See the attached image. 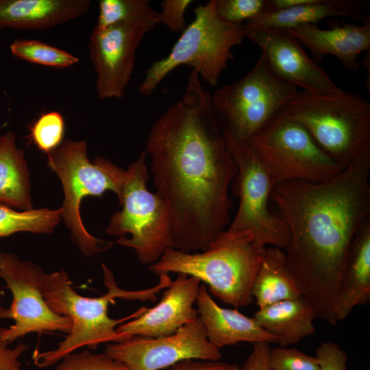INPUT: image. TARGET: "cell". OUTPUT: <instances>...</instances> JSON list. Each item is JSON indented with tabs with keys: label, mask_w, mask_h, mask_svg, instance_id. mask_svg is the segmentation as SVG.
I'll return each mask as SVG.
<instances>
[{
	"label": "cell",
	"mask_w": 370,
	"mask_h": 370,
	"mask_svg": "<svg viewBox=\"0 0 370 370\" xmlns=\"http://www.w3.org/2000/svg\"><path fill=\"white\" fill-rule=\"evenodd\" d=\"M155 193L171 216V247L205 251L230 221L236 162L217 123L211 93L191 70L182 97L151 128L145 145Z\"/></svg>",
	"instance_id": "1"
},
{
	"label": "cell",
	"mask_w": 370,
	"mask_h": 370,
	"mask_svg": "<svg viewBox=\"0 0 370 370\" xmlns=\"http://www.w3.org/2000/svg\"><path fill=\"white\" fill-rule=\"evenodd\" d=\"M370 149L332 178L275 184L273 212L287 225L288 268L317 318L336 324L335 302L348 251L370 216Z\"/></svg>",
	"instance_id": "2"
},
{
	"label": "cell",
	"mask_w": 370,
	"mask_h": 370,
	"mask_svg": "<svg viewBox=\"0 0 370 370\" xmlns=\"http://www.w3.org/2000/svg\"><path fill=\"white\" fill-rule=\"evenodd\" d=\"M103 277L107 292L99 297H86L72 288L69 275L63 270L46 274L42 293L50 308L56 313L69 317L71 329L56 349L40 352L35 349L32 359L39 368L48 367L66 356L86 347L96 349L103 343H118L131 336L116 332V328L138 317L146 309L143 307L129 316L114 319L108 315V306L116 298L141 301H155L156 294L168 288L172 280L169 274L159 275V282L149 288L136 291L123 289L117 286L111 270L102 263Z\"/></svg>",
	"instance_id": "3"
},
{
	"label": "cell",
	"mask_w": 370,
	"mask_h": 370,
	"mask_svg": "<svg viewBox=\"0 0 370 370\" xmlns=\"http://www.w3.org/2000/svg\"><path fill=\"white\" fill-rule=\"evenodd\" d=\"M251 232H221L201 252H184L169 247L160 259L149 265L156 275L182 273L209 286L210 293L235 308L253 301L251 287L262 260Z\"/></svg>",
	"instance_id": "4"
},
{
	"label": "cell",
	"mask_w": 370,
	"mask_h": 370,
	"mask_svg": "<svg viewBox=\"0 0 370 370\" xmlns=\"http://www.w3.org/2000/svg\"><path fill=\"white\" fill-rule=\"evenodd\" d=\"M284 114L301 124L342 169L370 149V103L358 94L297 91Z\"/></svg>",
	"instance_id": "5"
},
{
	"label": "cell",
	"mask_w": 370,
	"mask_h": 370,
	"mask_svg": "<svg viewBox=\"0 0 370 370\" xmlns=\"http://www.w3.org/2000/svg\"><path fill=\"white\" fill-rule=\"evenodd\" d=\"M47 155V165L61 181L64 200L61 218L71 232V238L86 256L110 249L114 242L95 237L86 229L80 214L82 199L114 193L120 204L125 170L109 160L97 156L92 162L87 156L86 140L64 139Z\"/></svg>",
	"instance_id": "6"
},
{
	"label": "cell",
	"mask_w": 370,
	"mask_h": 370,
	"mask_svg": "<svg viewBox=\"0 0 370 370\" xmlns=\"http://www.w3.org/2000/svg\"><path fill=\"white\" fill-rule=\"evenodd\" d=\"M296 87L275 76L262 55L241 79L211 94L219 127L228 147L250 145L284 113Z\"/></svg>",
	"instance_id": "7"
},
{
	"label": "cell",
	"mask_w": 370,
	"mask_h": 370,
	"mask_svg": "<svg viewBox=\"0 0 370 370\" xmlns=\"http://www.w3.org/2000/svg\"><path fill=\"white\" fill-rule=\"evenodd\" d=\"M194 13V20L181 33L169 55L146 70L138 86L143 95H151L169 74L182 65L190 67L201 81L218 86L222 72L234 58L232 48L245 38L243 25L221 20L215 10L214 0L199 4Z\"/></svg>",
	"instance_id": "8"
},
{
	"label": "cell",
	"mask_w": 370,
	"mask_h": 370,
	"mask_svg": "<svg viewBox=\"0 0 370 370\" xmlns=\"http://www.w3.org/2000/svg\"><path fill=\"white\" fill-rule=\"evenodd\" d=\"M146 156L143 151L125 170L122 210L111 217L106 232L120 236L116 243L133 249L141 264H151L171 247V222L164 201L147 188Z\"/></svg>",
	"instance_id": "9"
},
{
	"label": "cell",
	"mask_w": 370,
	"mask_h": 370,
	"mask_svg": "<svg viewBox=\"0 0 370 370\" xmlns=\"http://www.w3.org/2000/svg\"><path fill=\"white\" fill-rule=\"evenodd\" d=\"M250 145L274 186L292 180L322 182L343 170L319 147L301 124L284 113Z\"/></svg>",
	"instance_id": "10"
},
{
	"label": "cell",
	"mask_w": 370,
	"mask_h": 370,
	"mask_svg": "<svg viewBox=\"0 0 370 370\" xmlns=\"http://www.w3.org/2000/svg\"><path fill=\"white\" fill-rule=\"evenodd\" d=\"M237 164L232 191L239 198L236 214L227 229L249 232L256 248L263 253L267 245L285 249L290 242L286 223L269 208L274 184L251 145L229 147Z\"/></svg>",
	"instance_id": "11"
},
{
	"label": "cell",
	"mask_w": 370,
	"mask_h": 370,
	"mask_svg": "<svg viewBox=\"0 0 370 370\" xmlns=\"http://www.w3.org/2000/svg\"><path fill=\"white\" fill-rule=\"evenodd\" d=\"M46 274L35 263L23 260L14 254L0 251V278L12 295L8 308L0 306V319L14 321L8 328H0V338L8 344L33 332L69 333L71 319L53 312L43 297Z\"/></svg>",
	"instance_id": "12"
},
{
	"label": "cell",
	"mask_w": 370,
	"mask_h": 370,
	"mask_svg": "<svg viewBox=\"0 0 370 370\" xmlns=\"http://www.w3.org/2000/svg\"><path fill=\"white\" fill-rule=\"evenodd\" d=\"M157 25L153 21H136L104 28L94 27L89 36L88 51L96 73L99 99L123 97L132 79L137 49Z\"/></svg>",
	"instance_id": "13"
},
{
	"label": "cell",
	"mask_w": 370,
	"mask_h": 370,
	"mask_svg": "<svg viewBox=\"0 0 370 370\" xmlns=\"http://www.w3.org/2000/svg\"><path fill=\"white\" fill-rule=\"evenodd\" d=\"M104 352L131 370H160L187 359L220 360L222 358L219 349L208 340L199 317L169 336L136 335L121 342L109 343Z\"/></svg>",
	"instance_id": "14"
},
{
	"label": "cell",
	"mask_w": 370,
	"mask_h": 370,
	"mask_svg": "<svg viewBox=\"0 0 370 370\" xmlns=\"http://www.w3.org/2000/svg\"><path fill=\"white\" fill-rule=\"evenodd\" d=\"M244 37L261 49L267 64L280 79L302 90L334 94L343 91L328 73L310 58L300 42L285 29L245 27Z\"/></svg>",
	"instance_id": "15"
},
{
	"label": "cell",
	"mask_w": 370,
	"mask_h": 370,
	"mask_svg": "<svg viewBox=\"0 0 370 370\" xmlns=\"http://www.w3.org/2000/svg\"><path fill=\"white\" fill-rule=\"evenodd\" d=\"M201 286V281L185 273H177V278L166 288L159 303L147 308L138 317L119 325L116 332L128 336L161 337L174 334L180 328L199 317L193 305Z\"/></svg>",
	"instance_id": "16"
},
{
	"label": "cell",
	"mask_w": 370,
	"mask_h": 370,
	"mask_svg": "<svg viewBox=\"0 0 370 370\" xmlns=\"http://www.w3.org/2000/svg\"><path fill=\"white\" fill-rule=\"evenodd\" d=\"M362 25L354 23H336L330 28L321 29L317 25L308 24L285 29L310 51L313 60L319 64L325 55L338 58L349 71L359 69L357 61L360 53L370 51V16L362 17Z\"/></svg>",
	"instance_id": "17"
},
{
	"label": "cell",
	"mask_w": 370,
	"mask_h": 370,
	"mask_svg": "<svg viewBox=\"0 0 370 370\" xmlns=\"http://www.w3.org/2000/svg\"><path fill=\"white\" fill-rule=\"evenodd\" d=\"M197 311L209 342L220 349L240 342L277 343V338L264 330L254 317L236 309L219 306L201 284L197 297Z\"/></svg>",
	"instance_id": "18"
},
{
	"label": "cell",
	"mask_w": 370,
	"mask_h": 370,
	"mask_svg": "<svg viewBox=\"0 0 370 370\" xmlns=\"http://www.w3.org/2000/svg\"><path fill=\"white\" fill-rule=\"evenodd\" d=\"M90 0H0V29H48L85 15Z\"/></svg>",
	"instance_id": "19"
},
{
	"label": "cell",
	"mask_w": 370,
	"mask_h": 370,
	"mask_svg": "<svg viewBox=\"0 0 370 370\" xmlns=\"http://www.w3.org/2000/svg\"><path fill=\"white\" fill-rule=\"evenodd\" d=\"M370 301V216L352 241L335 302L337 321L345 320L358 306Z\"/></svg>",
	"instance_id": "20"
},
{
	"label": "cell",
	"mask_w": 370,
	"mask_h": 370,
	"mask_svg": "<svg viewBox=\"0 0 370 370\" xmlns=\"http://www.w3.org/2000/svg\"><path fill=\"white\" fill-rule=\"evenodd\" d=\"M254 318L264 330L277 338L280 347L297 344L315 332L313 321L317 319L316 313L303 297L259 308Z\"/></svg>",
	"instance_id": "21"
},
{
	"label": "cell",
	"mask_w": 370,
	"mask_h": 370,
	"mask_svg": "<svg viewBox=\"0 0 370 370\" xmlns=\"http://www.w3.org/2000/svg\"><path fill=\"white\" fill-rule=\"evenodd\" d=\"M363 0H314L312 3L266 12L246 22L245 27L291 29L330 17H351L362 20L360 8Z\"/></svg>",
	"instance_id": "22"
},
{
	"label": "cell",
	"mask_w": 370,
	"mask_h": 370,
	"mask_svg": "<svg viewBox=\"0 0 370 370\" xmlns=\"http://www.w3.org/2000/svg\"><path fill=\"white\" fill-rule=\"evenodd\" d=\"M0 204L23 210L33 208L30 173L23 149L16 143V134L0 136Z\"/></svg>",
	"instance_id": "23"
},
{
	"label": "cell",
	"mask_w": 370,
	"mask_h": 370,
	"mask_svg": "<svg viewBox=\"0 0 370 370\" xmlns=\"http://www.w3.org/2000/svg\"><path fill=\"white\" fill-rule=\"evenodd\" d=\"M251 293L259 308L303 297L297 281L288 268L286 254L281 249L275 247L265 249Z\"/></svg>",
	"instance_id": "24"
},
{
	"label": "cell",
	"mask_w": 370,
	"mask_h": 370,
	"mask_svg": "<svg viewBox=\"0 0 370 370\" xmlns=\"http://www.w3.org/2000/svg\"><path fill=\"white\" fill-rule=\"evenodd\" d=\"M61 219L60 208L18 212L0 204V238L21 232L49 234L53 232Z\"/></svg>",
	"instance_id": "25"
},
{
	"label": "cell",
	"mask_w": 370,
	"mask_h": 370,
	"mask_svg": "<svg viewBox=\"0 0 370 370\" xmlns=\"http://www.w3.org/2000/svg\"><path fill=\"white\" fill-rule=\"evenodd\" d=\"M148 0H99V15L95 25L104 28L122 22L153 21L158 23V13Z\"/></svg>",
	"instance_id": "26"
},
{
	"label": "cell",
	"mask_w": 370,
	"mask_h": 370,
	"mask_svg": "<svg viewBox=\"0 0 370 370\" xmlns=\"http://www.w3.org/2000/svg\"><path fill=\"white\" fill-rule=\"evenodd\" d=\"M10 50L18 59L56 69L70 67L79 61L69 52L38 40L15 39Z\"/></svg>",
	"instance_id": "27"
},
{
	"label": "cell",
	"mask_w": 370,
	"mask_h": 370,
	"mask_svg": "<svg viewBox=\"0 0 370 370\" xmlns=\"http://www.w3.org/2000/svg\"><path fill=\"white\" fill-rule=\"evenodd\" d=\"M26 138L46 154L56 149L64 140V121L62 115L55 111L42 114L29 127Z\"/></svg>",
	"instance_id": "28"
},
{
	"label": "cell",
	"mask_w": 370,
	"mask_h": 370,
	"mask_svg": "<svg viewBox=\"0 0 370 370\" xmlns=\"http://www.w3.org/2000/svg\"><path fill=\"white\" fill-rule=\"evenodd\" d=\"M56 370H131L125 364L107 354L90 349L71 353L64 357Z\"/></svg>",
	"instance_id": "29"
},
{
	"label": "cell",
	"mask_w": 370,
	"mask_h": 370,
	"mask_svg": "<svg viewBox=\"0 0 370 370\" xmlns=\"http://www.w3.org/2000/svg\"><path fill=\"white\" fill-rule=\"evenodd\" d=\"M215 10L223 21L243 25L266 12L267 0H214Z\"/></svg>",
	"instance_id": "30"
},
{
	"label": "cell",
	"mask_w": 370,
	"mask_h": 370,
	"mask_svg": "<svg viewBox=\"0 0 370 370\" xmlns=\"http://www.w3.org/2000/svg\"><path fill=\"white\" fill-rule=\"evenodd\" d=\"M269 365L270 370H319L315 356L306 354L295 347L280 346L271 349Z\"/></svg>",
	"instance_id": "31"
},
{
	"label": "cell",
	"mask_w": 370,
	"mask_h": 370,
	"mask_svg": "<svg viewBox=\"0 0 370 370\" xmlns=\"http://www.w3.org/2000/svg\"><path fill=\"white\" fill-rule=\"evenodd\" d=\"M192 0H164L158 13V23H162L169 30L182 33L188 26L185 12L193 3Z\"/></svg>",
	"instance_id": "32"
},
{
	"label": "cell",
	"mask_w": 370,
	"mask_h": 370,
	"mask_svg": "<svg viewBox=\"0 0 370 370\" xmlns=\"http://www.w3.org/2000/svg\"><path fill=\"white\" fill-rule=\"evenodd\" d=\"M319 370H347V356L332 342H324L316 349Z\"/></svg>",
	"instance_id": "33"
},
{
	"label": "cell",
	"mask_w": 370,
	"mask_h": 370,
	"mask_svg": "<svg viewBox=\"0 0 370 370\" xmlns=\"http://www.w3.org/2000/svg\"><path fill=\"white\" fill-rule=\"evenodd\" d=\"M8 345L0 338V370H22L19 358L28 349V345L22 343L14 347Z\"/></svg>",
	"instance_id": "34"
},
{
	"label": "cell",
	"mask_w": 370,
	"mask_h": 370,
	"mask_svg": "<svg viewBox=\"0 0 370 370\" xmlns=\"http://www.w3.org/2000/svg\"><path fill=\"white\" fill-rule=\"evenodd\" d=\"M234 364L220 360L187 359L171 366L168 370H239Z\"/></svg>",
	"instance_id": "35"
},
{
	"label": "cell",
	"mask_w": 370,
	"mask_h": 370,
	"mask_svg": "<svg viewBox=\"0 0 370 370\" xmlns=\"http://www.w3.org/2000/svg\"><path fill=\"white\" fill-rule=\"evenodd\" d=\"M252 345V352L239 370H270L269 356L271 348L269 343L257 342Z\"/></svg>",
	"instance_id": "36"
},
{
	"label": "cell",
	"mask_w": 370,
	"mask_h": 370,
	"mask_svg": "<svg viewBox=\"0 0 370 370\" xmlns=\"http://www.w3.org/2000/svg\"><path fill=\"white\" fill-rule=\"evenodd\" d=\"M4 294H5V293H4L3 290L2 289L1 287H0V306H1V303L2 301L3 297Z\"/></svg>",
	"instance_id": "37"
},
{
	"label": "cell",
	"mask_w": 370,
	"mask_h": 370,
	"mask_svg": "<svg viewBox=\"0 0 370 370\" xmlns=\"http://www.w3.org/2000/svg\"><path fill=\"white\" fill-rule=\"evenodd\" d=\"M1 127H2V126L0 127V130H1Z\"/></svg>",
	"instance_id": "38"
},
{
	"label": "cell",
	"mask_w": 370,
	"mask_h": 370,
	"mask_svg": "<svg viewBox=\"0 0 370 370\" xmlns=\"http://www.w3.org/2000/svg\"><path fill=\"white\" fill-rule=\"evenodd\" d=\"M368 370H369V369H368Z\"/></svg>",
	"instance_id": "39"
}]
</instances>
